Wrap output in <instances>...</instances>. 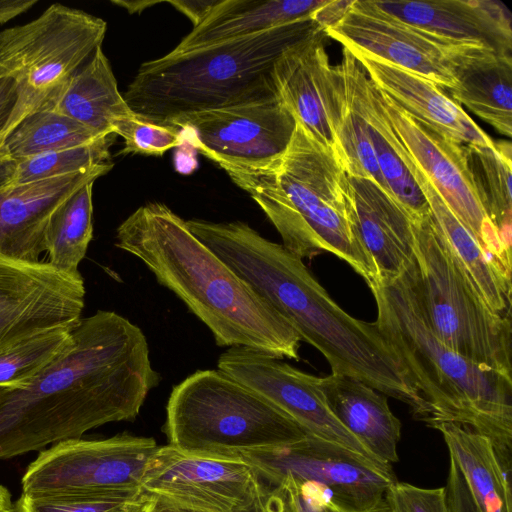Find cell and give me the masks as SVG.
I'll use <instances>...</instances> for the list:
<instances>
[{
	"instance_id": "24",
	"label": "cell",
	"mask_w": 512,
	"mask_h": 512,
	"mask_svg": "<svg viewBox=\"0 0 512 512\" xmlns=\"http://www.w3.org/2000/svg\"><path fill=\"white\" fill-rule=\"evenodd\" d=\"M350 181L362 244L372 257L380 279H393L413 257L411 219L376 182L359 177H350Z\"/></svg>"
},
{
	"instance_id": "48",
	"label": "cell",
	"mask_w": 512,
	"mask_h": 512,
	"mask_svg": "<svg viewBox=\"0 0 512 512\" xmlns=\"http://www.w3.org/2000/svg\"><path fill=\"white\" fill-rule=\"evenodd\" d=\"M0 512H14L10 491L0 484Z\"/></svg>"
},
{
	"instance_id": "14",
	"label": "cell",
	"mask_w": 512,
	"mask_h": 512,
	"mask_svg": "<svg viewBox=\"0 0 512 512\" xmlns=\"http://www.w3.org/2000/svg\"><path fill=\"white\" fill-rule=\"evenodd\" d=\"M158 447L153 438L128 434L64 440L41 450L27 466L22 492L141 489L142 477Z\"/></svg>"
},
{
	"instance_id": "25",
	"label": "cell",
	"mask_w": 512,
	"mask_h": 512,
	"mask_svg": "<svg viewBox=\"0 0 512 512\" xmlns=\"http://www.w3.org/2000/svg\"><path fill=\"white\" fill-rule=\"evenodd\" d=\"M327 1L220 0L170 54L185 53L309 19Z\"/></svg>"
},
{
	"instance_id": "36",
	"label": "cell",
	"mask_w": 512,
	"mask_h": 512,
	"mask_svg": "<svg viewBox=\"0 0 512 512\" xmlns=\"http://www.w3.org/2000/svg\"><path fill=\"white\" fill-rule=\"evenodd\" d=\"M114 135L90 144L37 155L18 162L13 184L39 181L102 167H113L110 146Z\"/></svg>"
},
{
	"instance_id": "41",
	"label": "cell",
	"mask_w": 512,
	"mask_h": 512,
	"mask_svg": "<svg viewBox=\"0 0 512 512\" xmlns=\"http://www.w3.org/2000/svg\"><path fill=\"white\" fill-rule=\"evenodd\" d=\"M445 491L450 512H479L461 472L451 458Z\"/></svg>"
},
{
	"instance_id": "35",
	"label": "cell",
	"mask_w": 512,
	"mask_h": 512,
	"mask_svg": "<svg viewBox=\"0 0 512 512\" xmlns=\"http://www.w3.org/2000/svg\"><path fill=\"white\" fill-rule=\"evenodd\" d=\"M144 494L142 489L22 492L14 512H136Z\"/></svg>"
},
{
	"instance_id": "22",
	"label": "cell",
	"mask_w": 512,
	"mask_h": 512,
	"mask_svg": "<svg viewBox=\"0 0 512 512\" xmlns=\"http://www.w3.org/2000/svg\"><path fill=\"white\" fill-rule=\"evenodd\" d=\"M367 80L368 74L362 64L348 49L342 47L341 62L332 67L328 96L335 154L350 177L370 179L388 193L375 158L364 114Z\"/></svg>"
},
{
	"instance_id": "5",
	"label": "cell",
	"mask_w": 512,
	"mask_h": 512,
	"mask_svg": "<svg viewBox=\"0 0 512 512\" xmlns=\"http://www.w3.org/2000/svg\"><path fill=\"white\" fill-rule=\"evenodd\" d=\"M374 322L431 411L429 426L452 422L486 436L512 462V379L444 345L429 329L404 271L370 287Z\"/></svg>"
},
{
	"instance_id": "28",
	"label": "cell",
	"mask_w": 512,
	"mask_h": 512,
	"mask_svg": "<svg viewBox=\"0 0 512 512\" xmlns=\"http://www.w3.org/2000/svg\"><path fill=\"white\" fill-rule=\"evenodd\" d=\"M52 109L103 136L115 135L119 122L134 114L101 46L74 74Z\"/></svg>"
},
{
	"instance_id": "12",
	"label": "cell",
	"mask_w": 512,
	"mask_h": 512,
	"mask_svg": "<svg viewBox=\"0 0 512 512\" xmlns=\"http://www.w3.org/2000/svg\"><path fill=\"white\" fill-rule=\"evenodd\" d=\"M166 125L225 172L263 170L287 149L296 120L277 96L176 117Z\"/></svg>"
},
{
	"instance_id": "1",
	"label": "cell",
	"mask_w": 512,
	"mask_h": 512,
	"mask_svg": "<svg viewBox=\"0 0 512 512\" xmlns=\"http://www.w3.org/2000/svg\"><path fill=\"white\" fill-rule=\"evenodd\" d=\"M71 348L28 385L0 389V460L132 421L160 382L142 330L98 310L72 329Z\"/></svg>"
},
{
	"instance_id": "4",
	"label": "cell",
	"mask_w": 512,
	"mask_h": 512,
	"mask_svg": "<svg viewBox=\"0 0 512 512\" xmlns=\"http://www.w3.org/2000/svg\"><path fill=\"white\" fill-rule=\"evenodd\" d=\"M276 228L295 256L322 251L347 262L372 287L380 279L358 234L350 177L336 154L298 122L292 139L273 164L257 171H226Z\"/></svg>"
},
{
	"instance_id": "29",
	"label": "cell",
	"mask_w": 512,
	"mask_h": 512,
	"mask_svg": "<svg viewBox=\"0 0 512 512\" xmlns=\"http://www.w3.org/2000/svg\"><path fill=\"white\" fill-rule=\"evenodd\" d=\"M364 114L375 158L388 193L403 207L410 219L427 213L429 207L425 196L403 159L402 143L369 76L364 94Z\"/></svg>"
},
{
	"instance_id": "32",
	"label": "cell",
	"mask_w": 512,
	"mask_h": 512,
	"mask_svg": "<svg viewBox=\"0 0 512 512\" xmlns=\"http://www.w3.org/2000/svg\"><path fill=\"white\" fill-rule=\"evenodd\" d=\"M109 136V135H108ZM104 137L53 109L27 116L7 136L0 149L8 157L22 160L98 141Z\"/></svg>"
},
{
	"instance_id": "42",
	"label": "cell",
	"mask_w": 512,
	"mask_h": 512,
	"mask_svg": "<svg viewBox=\"0 0 512 512\" xmlns=\"http://www.w3.org/2000/svg\"><path fill=\"white\" fill-rule=\"evenodd\" d=\"M17 87L13 79L0 75V149L6 139L7 128L17 103Z\"/></svg>"
},
{
	"instance_id": "30",
	"label": "cell",
	"mask_w": 512,
	"mask_h": 512,
	"mask_svg": "<svg viewBox=\"0 0 512 512\" xmlns=\"http://www.w3.org/2000/svg\"><path fill=\"white\" fill-rule=\"evenodd\" d=\"M447 94L465 105L504 136L512 135V57L496 59L467 70Z\"/></svg>"
},
{
	"instance_id": "46",
	"label": "cell",
	"mask_w": 512,
	"mask_h": 512,
	"mask_svg": "<svg viewBox=\"0 0 512 512\" xmlns=\"http://www.w3.org/2000/svg\"><path fill=\"white\" fill-rule=\"evenodd\" d=\"M36 3L37 0H0V24L26 12Z\"/></svg>"
},
{
	"instance_id": "7",
	"label": "cell",
	"mask_w": 512,
	"mask_h": 512,
	"mask_svg": "<svg viewBox=\"0 0 512 512\" xmlns=\"http://www.w3.org/2000/svg\"><path fill=\"white\" fill-rule=\"evenodd\" d=\"M411 224L413 257L403 271L426 325L450 349L512 379L510 317L480 297L430 210Z\"/></svg>"
},
{
	"instance_id": "23",
	"label": "cell",
	"mask_w": 512,
	"mask_h": 512,
	"mask_svg": "<svg viewBox=\"0 0 512 512\" xmlns=\"http://www.w3.org/2000/svg\"><path fill=\"white\" fill-rule=\"evenodd\" d=\"M320 386L332 414L374 459L388 465L399 460L401 422L385 395L360 380L332 373L320 378Z\"/></svg>"
},
{
	"instance_id": "27",
	"label": "cell",
	"mask_w": 512,
	"mask_h": 512,
	"mask_svg": "<svg viewBox=\"0 0 512 512\" xmlns=\"http://www.w3.org/2000/svg\"><path fill=\"white\" fill-rule=\"evenodd\" d=\"M450 458L461 472L479 512H512L511 466L484 435L452 422H438Z\"/></svg>"
},
{
	"instance_id": "17",
	"label": "cell",
	"mask_w": 512,
	"mask_h": 512,
	"mask_svg": "<svg viewBox=\"0 0 512 512\" xmlns=\"http://www.w3.org/2000/svg\"><path fill=\"white\" fill-rule=\"evenodd\" d=\"M257 471L241 459L202 456L170 445L158 447L141 489L207 512H236L261 484Z\"/></svg>"
},
{
	"instance_id": "15",
	"label": "cell",
	"mask_w": 512,
	"mask_h": 512,
	"mask_svg": "<svg viewBox=\"0 0 512 512\" xmlns=\"http://www.w3.org/2000/svg\"><path fill=\"white\" fill-rule=\"evenodd\" d=\"M84 300L79 271L0 253V350L42 331L73 329L82 318Z\"/></svg>"
},
{
	"instance_id": "43",
	"label": "cell",
	"mask_w": 512,
	"mask_h": 512,
	"mask_svg": "<svg viewBox=\"0 0 512 512\" xmlns=\"http://www.w3.org/2000/svg\"><path fill=\"white\" fill-rule=\"evenodd\" d=\"M145 492V491H144ZM136 512H207L169 497L145 492L141 505Z\"/></svg>"
},
{
	"instance_id": "19",
	"label": "cell",
	"mask_w": 512,
	"mask_h": 512,
	"mask_svg": "<svg viewBox=\"0 0 512 512\" xmlns=\"http://www.w3.org/2000/svg\"><path fill=\"white\" fill-rule=\"evenodd\" d=\"M319 28L289 46L273 69L276 93L284 106L314 139L335 153L328 96L332 65Z\"/></svg>"
},
{
	"instance_id": "18",
	"label": "cell",
	"mask_w": 512,
	"mask_h": 512,
	"mask_svg": "<svg viewBox=\"0 0 512 512\" xmlns=\"http://www.w3.org/2000/svg\"><path fill=\"white\" fill-rule=\"evenodd\" d=\"M112 167L12 184L0 191V253L37 262L46 252L45 235L54 212L77 190Z\"/></svg>"
},
{
	"instance_id": "9",
	"label": "cell",
	"mask_w": 512,
	"mask_h": 512,
	"mask_svg": "<svg viewBox=\"0 0 512 512\" xmlns=\"http://www.w3.org/2000/svg\"><path fill=\"white\" fill-rule=\"evenodd\" d=\"M106 30L103 19L54 3L36 19L0 32V75L13 79L18 94L6 138L27 116L53 108Z\"/></svg>"
},
{
	"instance_id": "20",
	"label": "cell",
	"mask_w": 512,
	"mask_h": 512,
	"mask_svg": "<svg viewBox=\"0 0 512 512\" xmlns=\"http://www.w3.org/2000/svg\"><path fill=\"white\" fill-rule=\"evenodd\" d=\"M351 53L373 85L412 116L462 145L493 144L463 108L432 81L376 57Z\"/></svg>"
},
{
	"instance_id": "31",
	"label": "cell",
	"mask_w": 512,
	"mask_h": 512,
	"mask_svg": "<svg viewBox=\"0 0 512 512\" xmlns=\"http://www.w3.org/2000/svg\"><path fill=\"white\" fill-rule=\"evenodd\" d=\"M479 200L504 243L511 247V143L464 145Z\"/></svg>"
},
{
	"instance_id": "26",
	"label": "cell",
	"mask_w": 512,
	"mask_h": 512,
	"mask_svg": "<svg viewBox=\"0 0 512 512\" xmlns=\"http://www.w3.org/2000/svg\"><path fill=\"white\" fill-rule=\"evenodd\" d=\"M403 159L425 196L430 214L480 297L496 313L510 317L511 278L507 277L452 212L402 144Z\"/></svg>"
},
{
	"instance_id": "6",
	"label": "cell",
	"mask_w": 512,
	"mask_h": 512,
	"mask_svg": "<svg viewBox=\"0 0 512 512\" xmlns=\"http://www.w3.org/2000/svg\"><path fill=\"white\" fill-rule=\"evenodd\" d=\"M321 28L312 18L144 62L123 97L137 115L166 125L191 113L277 96L273 69L292 44Z\"/></svg>"
},
{
	"instance_id": "3",
	"label": "cell",
	"mask_w": 512,
	"mask_h": 512,
	"mask_svg": "<svg viewBox=\"0 0 512 512\" xmlns=\"http://www.w3.org/2000/svg\"><path fill=\"white\" fill-rule=\"evenodd\" d=\"M115 245L138 258L212 332L218 346H242L299 360L293 327L189 229L166 204L137 208Z\"/></svg>"
},
{
	"instance_id": "8",
	"label": "cell",
	"mask_w": 512,
	"mask_h": 512,
	"mask_svg": "<svg viewBox=\"0 0 512 512\" xmlns=\"http://www.w3.org/2000/svg\"><path fill=\"white\" fill-rule=\"evenodd\" d=\"M164 430L168 445L182 452L231 459L309 435L286 413L219 369L198 370L173 387Z\"/></svg>"
},
{
	"instance_id": "40",
	"label": "cell",
	"mask_w": 512,
	"mask_h": 512,
	"mask_svg": "<svg viewBox=\"0 0 512 512\" xmlns=\"http://www.w3.org/2000/svg\"><path fill=\"white\" fill-rule=\"evenodd\" d=\"M236 512H293L285 491L280 486L261 482L255 495Z\"/></svg>"
},
{
	"instance_id": "47",
	"label": "cell",
	"mask_w": 512,
	"mask_h": 512,
	"mask_svg": "<svg viewBox=\"0 0 512 512\" xmlns=\"http://www.w3.org/2000/svg\"><path fill=\"white\" fill-rule=\"evenodd\" d=\"M18 162L0 151V191L14 183Z\"/></svg>"
},
{
	"instance_id": "45",
	"label": "cell",
	"mask_w": 512,
	"mask_h": 512,
	"mask_svg": "<svg viewBox=\"0 0 512 512\" xmlns=\"http://www.w3.org/2000/svg\"><path fill=\"white\" fill-rule=\"evenodd\" d=\"M220 0H172L162 1L172 5L175 9L187 16L193 23V27L200 24L211 9Z\"/></svg>"
},
{
	"instance_id": "2",
	"label": "cell",
	"mask_w": 512,
	"mask_h": 512,
	"mask_svg": "<svg viewBox=\"0 0 512 512\" xmlns=\"http://www.w3.org/2000/svg\"><path fill=\"white\" fill-rule=\"evenodd\" d=\"M195 236L319 350L332 374L360 380L408 405L428 423L431 411L374 323L344 311L302 259L243 221H199Z\"/></svg>"
},
{
	"instance_id": "11",
	"label": "cell",
	"mask_w": 512,
	"mask_h": 512,
	"mask_svg": "<svg viewBox=\"0 0 512 512\" xmlns=\"http://www.w3.org/2000/svg\"><path fill=\"white\" fill-rule=\"evenodd\" d=\"M238 458L271 485L285 479L313 484L348 512H389L386 493L397 480L391 465L310 434L290 444L240 452Z\"/></svg>"
},
{
	"instance_id": "34",
	"label": "cell",
	"mask_w": 512,
	"mask_h": 512,
	"mask_svg": "<svg viewBox=\"0 0 512 512\" xmlns=\"http://www.w3.org/2000/svg\"><path fill=\"white\" fill-rule=\"evenodd\" d=\"M72 344V329L54 328L1 349L0 389L28 385L62 357Z\"/></svg>"
},
{
	"instance_id": "44",
	"label": "cell",
	"mask_w": 512,
	"mask_h": 512,
	"mask_svg": "<svg viewBox=\"0 0 512 512\" xmlns=\"http://www.w3.org/2000/svg\"><path fill=\"white\" fill-rule=\"evenodd\" d=\"M353 0H328L325 5L318 8L311 18L323 29L335 25L347 12Z\"/></svg>"
},
{
	"instance_id": "21",
	"label": "cell",
	"mask_w": 512,
	"mask_h": 512,
	"mask_svg": "<svg viewBox=\"0 0 512 512\" xmlns=\"http://www.w3.org/2000/svg\"><path fill=\"white\" fill-rule=\"evenodd\" d=\"M393 16L455 40L484 44L512 57L511 14L499 1H373Z\"/></svg>"
},
{
	"instance_id": "16",
	"label": "cell",
	"mask_w": 512,
	"mask_h": 512,
	"mask_svg": "<svg viewBox=\"0 0 512 512\" xmlns=\"http://www.w3.org/2000/svg\"><path fill=\"white\" fill-rule=\"evenodd\" d=\"M217 364L219 370L268 400L308 434L374 459L332 414L319 377L264 351L242 346L229 347Z\"/></svg>"
},
{
	"instance_id": "37",
	"label": "cell",
	"mask_w": 512,
	"mask_h": 512,
	"mask_svg": "<svg viewBox=\"0 0 512 512\" xmlns=\"http://www.w3.org/2000/svg\"><path fill=\"white\" fill-rule=\"evenodd\" d=\"M115 135L124 140L121 153L148 156H161L181 145L185 139L180 129L153 122L135 113L119 122Z\"/></svg>"
},
{
	"instance_id": "39",
	"label": "cell",
	"mask_w": 512,
	"mask_h": 512,
	"mask_svg": "<svg viewBox=\"0 0 512 512\" xmlns=\"http://www.w3.org/2000/svg\"><path fill=\"white\" fill-rule=\"evenodd\" d=\"M274 486L283 488L293 512H348L336 505L325 490L313 484L285 479Z\"/></svg>"
},
{
	"instance_id": "10",
	"label": "cell",
	"mask_w": 512,
	"mask_h": 512,
	"mask_svg": "<svg viewBox=\"0 0 512 512\" xmlns=\"http://www.w3.org/2000/svg\"><path fill=\"white\" fill-rule=\"evenodd\" d=\"M325 32L351 52L413 72L445 91L454 88L467 70L499 57L484 44L455 40L405 22L371 0H353Z\"/></svg>"
},
{
	"instance_id": "13",
	"label": "cell",
	"mask_w": 512,
	"mask_h": 512,
	"mask_svg": "<svg viewBox=\"0 0 512 512\" xmlns=\"http://www.w3.org/2000/svg\"><path fill=\"white\" fill-rule=\"evenodd\" d=\"M378 93L396 135L413 162L497 267L511 278V247L504 243L479 200L469 173L465 146L412 116L386 94L379 90Z\"/></svg>"
},
{
	"instance_id": "38",
	"label": "cell",
	"mask_w": 512,
	"mask_h": 512,
	"mask_svg": "<svg viewBox=\"0 0 512 512\" xmlns=\"http://www.w3.org/2000/svg\"><path fill=\"white\" fill-rule=\"evenodd\" d=\"M389 512H450L445 487L421 488L395 481L387 490Z\"/></svg>"
},
{
	"instance_id": "33",
	"label": "cell",
	"mask_w": 512,
	"mask_h": 512,
	"mask_svg": "<svg viewBox=\"0 0 512 512\" xmlns=\"http://www.w3.org/2000/svg\"><path fill=\"white\" fill-rule=\"evenodd\" d=\"M90 182L70 196L53 214L45 235L48 262L65 272H78L93 235Z\"/></svg>"
}]
</instances>
